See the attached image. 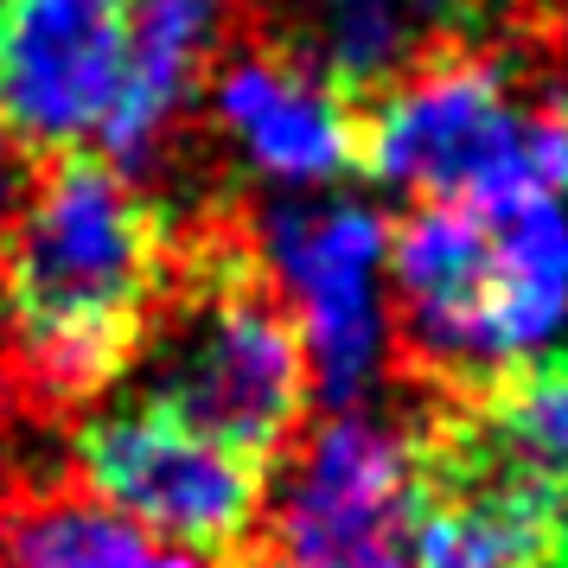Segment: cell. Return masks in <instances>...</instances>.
<instances>
[{
    "label": "cell",
    "mask_w": 568,
    "mask_h": 568,
    "mask_svg": "<svg viewBox=\"0 0 568 568\" xmlns=\"http://www.w3.org/2000/svg\"><path fill=\"white\" fill-rule=\"evenodd\" d=\"M262 256L275 268L294 320L307 333L313 389L326 403H358L389 358V301L377 275L389 262V224L364 205H262Z\"/></svg>",
    "instance_id": "obj_7"
},
{
    "label": "cell",
    "mask_w": 568,
    "mask_h": 568,
    "mask_svg": "<svg viewBox=\"0 0 568 568\" xmlns=\"http://www.w3.org/2000/svg\"><path fill=\"white\" fill-rule=\"evenodd\" d=\"M415 460V568H562L568 498L524 473H505L428 403L409 422Z\"/></svg>",
    "instance_id": "obj_10"
},
{
    "label": "cell",
    "mask_w": 568,
    "mask_h": 568,
    "mask_svg": "<svg viewBox=\"0 0 568 568\" xmlns=\"http://www.w3.org/2000/svg\"><path fill=\"white\" fill-rule=\"evenodd\" d=\"M358 173L498 217L556 205L568 192V103L440 27L358 103Z\"/></svg>",
    "instance_id": "obj_4"
},
{
    "label": "cell",
    "mask_w": 568,
    "mask_h": 568,
    "mask_svg": "<svg viewBox=\"0 0 568 568\" xmlns=\"http://www.w3.org/2000/svg\"><path fill=\"white\" fill-rule=\"evenodd\" d=\"M389 364L428 396L530 358L568 313V217L422 199L389 224Z\"/></svg>",
    "instance_id": "obj_3"
},
{
    "label": "cell",
    "mask_w": 568,
    "mask_h": 568,
    "mask_svg": "<svg viewBox=\"0 0 568 568\" xmlns=\"http://www.w3.org/2000/svg\"><path fill=\"white\" fill-rule=\"evenodd\" d=\"M0 231H7V185H0Z\"/></svg>",
    "instance_id": "obj_13"
},
{
    "label": "cell",
    "mask_w": 568,
    "mask_h": 568,
    "mask_svg": "<svg viewBox=\"0 0 568 568\" xmlns=\"http://www.w3.org/2000/svg\"><path fill=\"white\" fill-rule=\"evenodd\" d=\"M205 97L217 129L256 173H275L287 185L358 173V103L307 52L301 32L268 20V0H256V13L236 27Z\"/></svg>",
    "instance_id": "obj_8"
},
{
    "label": "cell",
    "mask_w": 568,
    "mask_h": 568,
    "mask_svg": "<svg viewBox=\"0 0 568 568\" xmlns=\"http://www.w3.org/2000/svg\"><path fill=\"white\" fill-rule=\"evenodd\" d=\"M562 568H568V562H562Z\"/></svg>",
    "instance_id": "obj_14"
},
{
    "label": "cell",
    "mask_w": 568,
    "mask_h": 568,
    "mask_svg": "<svg viewBox=\"0 0 568 568\" xmlns=\"http://www.w3.org/2000/svg\"><path fill=\"white\" fill-rule=\"evenodd\" d=\"M409 428L326 415L294 440L275 505L231 568H415Z\"/></svg>",
    "instance_id": "obj_5"
},
{
    "label": "cell",
    "mask_w": 568,
    "mask_h": 568,
    "mask_svg": "<svg viewBox=\"0 0 568 568\" xmlns=\"http://www.w3.org/2000/svg\"><path fill=\"white\" fill-rule=\"evenodd\" d=\"M134 371H148L141 403L173 409L185 428L256 460L262 473L307 435V333L262 256L243 192L199 199L173 217V256Z\"/></svg>",
    "instance_id": "obj_2"
},
{
    "label": "cell",
    "mask_w": 568,
    "mask_h": 568,
    "mask_svg": "<svg viewBox=\"0 0 568 568\" xmlns=\"http://www.w3.org/2000/svg\"><path fill=\"white\" fill-rule=\"evenodd\" d=\"M134 0H0V141L64 154L103 134L129 71Z\"/></svg>",
    "instance_id": "obj_9"
},
{
    "label": "cell",
    "mask_w": 568,
    "mask_h": 568,
    "mask_svg": "<svg viewBox=\"0 0 568 568\" xmlns=\"http://www.w3.org/2000/svg\"><path fill=\"white\" fill-rule=\"evenodd\" d=\"M166 256L173 211L115 160H39L0 231V396L39 422L90 409L141 358Z\"/></svg>",
    "instance_id": "obj_1"
},
{
    "label": "cell",
    "mask_w": 568,
    "mask_h": 568,
    "mask_svg": "<svg viewBox=\"0 0 568 568\" xmlns=\"http://www.w3.org/2000/svg\"><path fill=\"white\" fill-rule=\"evenodd\" d=\"M428 403L454 415V428L486 460L568 498V352L511 358L479 384L454 389V396H428Z\"/></svg>",
    "instance_id": "obj_11"
},
{
    "label": "cell",
    "mask_w": 568,
    "mask_h": 568,
    "mask_svg": "<svg viewBox=\"0 0 568 568\" xmlns=\"http://www.w3.org/2000/svg\"><path fill=\"white\" fill-rule=\"evenodd\" d=\"M0 562L7 568H205L141 524L109 511L78 479L27 486L0 505Z\"/></svg>",
    "instance_id": "obj_12"
},
{
    "label": "cell",
    "mask_w": 568,
    "mask_h": 568,
    "mask_svg": "<svg viewBox=\"0 0 568 568\" xmlns=\"http://www.w3.org/2000/svg\"><path fill=\"white\" fill-rule=\"evenodd\" d=\"M71 479L97 491L109 511L217 568L243 556L262 517V466L141 396L129 409L90 415L71 440Z\"/></svg>",
    "instance_id": "obj_6"
}]
</instances>
